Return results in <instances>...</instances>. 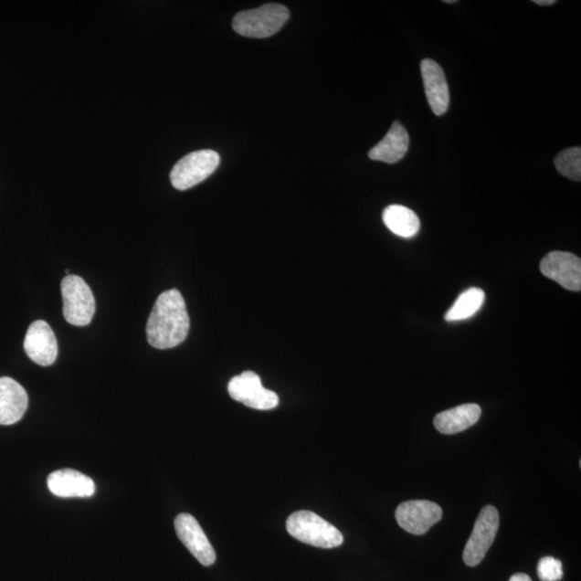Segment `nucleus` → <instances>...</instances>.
<instances>
[{"label":"nucleus","mask_w":581,"mask_h":581,"mask_svg":"<svg viewBox=\"0 0 581 581\" xmlns=\"http://www.w3.org/2000/svg\"><path fill=\"white\" fill-rule=\"evenodd\" d=\"M190 331L184 296L172 289L157 298L147 323V338L156 349H172L183 343Z\"/></svg>","instance_id":"nucleus-1"},{"label":"nucleus","mask_w":581,"mask_h":581,"mask_svg":"<svg viewBox=\"0 0 581 581\" xmlns=\"http://www.w3.org/2000/svg\"><path fill=\"white\" fill-rule=\"evenodd\" d=\"M289 534L312 546L331 549L342 546L343 536L336 526L310 511L293 512L287 520Z\"/></svg>","instance_id":"nucleus-2"},{"label":"nucleus","mask_w":581,"mask_h":581,"mask_svg":"<svg viewBox=\"0 0 581 581\" xmlns=\"http://www.w3.org/2000/svg\"><path fill=\"white\" fill-rule=\"evenodd\" d=\"M290 17L283 5L268 4L261 7L241 11L233 20L236 33L249 38H268L280 32Z\"/></svg>","instance_id":"nucleus-3"},{"label":"nucleus","mask_w":581,"mask_h":581,"mask_svg":"<svg viewBox=\"0 0 581 581\" xmlns=\"http://www.w3.org/2000/svg\"><path fill=\"white\" fill-rule=\"evenodd\" d=\"M63 314L69 324L87 326L92 322L96 304L92 290L81 277L69 275L62 281Z\"/></svg>","instance_id":"nucleus-4"},{"label":"nucleus","mask_w":581,"mask_h":581,"mask_svg":"<svg viewBox=\"0 0 581 581\" xmlns=\"http://www.w3.org/2000/svg\"><path fill=\"white\" fill-rule=\"evenodd\" d=\"M220 164V155L213 150H199L185 155L175 164L171 173L174 189L185 191L203 183L216 172Z\"/></svg>","instance_id":"nucleus-5"},{"label":"nucleus","mask_w":581,"mask_h":581,"mask_svg":"<svg viewBox=\"0 0 581 581\" xmlns=\"http://www.w3.org/2000/svg\"><path fill=\"white\" fill-rule=\"evenodd\" d=\"M500 526L499 512L492 505L484 506L478 516L473 532L464 548L463 561L466 565L476 566L486 556L492 546Z\"/></svg>","instance_id":"nucleus-6"},{"label":"nucleus","mask_w":581,"mask_h":581,"mask_svg":"<svg viewBox=\"0 0 581 581\" xmlns=\"http://www.w3.org/2000/svg\"><path fill=\"white\" fill-rule=\"evenodd\" d=\"M229 396L235 401L258 410L274 409L280 404L275 392L265 389L259 375L250 371L235 376L228 384Z\"/></svg>","instance_id":"nucleus-7"},{"label":"nucleus","mask_w":581,"mask_h":581,"mask_svg":"<svg viewBox=\"0 0 581 581\" xmlns=\"http://www.w3.org/2000/svg\"><path fill=\"white\" fill-rule=\"evenodd\" d=\"M443 518V510L434 502L415 500L404 502L396 508L399 526L410 534L423 535Z\"/></svg>","instance_id":"nucleus-8"},{"label":"nucleus","mask_w":581,"mask_h":581,"mask_svg":"<svg viewBox=\"0 0 581 581\" xmlns=\"http://www.w3.org/2000/svg\"><path fill=\"white\" fill-rule=\"evenodd\" d=\"M540 269L544 277L559 283L562 288L580 292L581 259L570 252L554 251L542 259Z\"/></svg>","instance_id":"nucleus-9"},{"label":"nucleus","mask_w":581,"mask_h":581,"mask_svg":"<svg viewBox=\"0 0 581 581\" xmlns=\"http://www.w3.org/2000/svg\"><path fill=\"white\" fill-rule=\"evenodd\" d=\"M174 529L180 541L202 565H214L217 559L215 549L195 518L189 513L178 514L174 519Z\"/></svg>","instance_id":"nucleus-10"},{"label":"nucleus","mask_w":581,"mask_h":581,"mask_svg":"<svg viewBox=\"0 0 581 581\" xmlns=\"http://www.w3.org/2000/svg\"><path fill=\"white\" fill-rule=\"evenodd\" d=\"M24 350L28 358L38 365L50 366L57 361V337L46 321L38 320L30 324L24 341Z\"/></svg>","instance_id":"nucleus-11"},{"label":"nucleus","mask_w":581,"mask_h":581,"mask_svg":"<svg viewBox=\"0 0 581 581\" xmlns=\"http://www.w3.org/2000/svg\"><path fill=\"white\" fill-rule=\"evenodd\" d=\"M420 69L428 105L436 116H443L450 104L445 72L440 65L429 58L422 60Z\"/></svg>","instance_id":"nucleus-12"},{"label":"nucleus","mask_w":581,"mask_h":581,"mask_svg":"<svg viewBox=\"0 0 581 581\" xmlns=\"http://www.w3.org/2000/svg\"><path fill=\"white\" fill-rule=\"evenodd\" d=\"M48 490L58 498H90L95 493V483L80 471L64 469L48 478Z\"/></svg>","instance_id":"nucleus-13"},{"label":"nucleus","mask_w":581,"mask_h":581,"mask_svg":"<svg viewBox=\"0 0 581 581\" xmlns=\"http://www.w3.org/2000/svg\"><path fill=\"white\" fill-rule=\"evenodd\" d=\"M28 407V396L24 387L9 377L0 378V426L19 422Z\"/></svg>","instance_id":"nucleus-14"},{"label":"nucleus","mask_w":581,"mask_h":581,"mask_svg":"<svg viewBox=\"0 0 581 581\" xmlns=\"http://www.w3.org/2000/svg\"><path fill=\"white\" fill-rule=\"evenodd\" d=\"M409 147V135L405 127L395 122L386 137L368 153L369 159L395 164L407 155Z\"/></svg>","instance_id":"nucleus-15"},{"label":"nucleus","mask_w":581,"mask_h":581,"mask_svg":"<svg viewBox=\"0 0 581 581\" xmlns=\"http://www.w3.org/2000/svg\"><path fill=\"white\" fill-rule=\"evenodd\" d=\"M481 416L480 405L463 404L458 407L441 411L434 417V427L441 434H457L476 425Z\"/></svg>","instance_id":"nucleus-16"},{"label":"nucleus","mask_w":581,"mask_h":581,"mask_svg":"<svg viewBox=\"0 0 581 581\" xmlns=\"http://www.w3.org/2000/svg\"><path fill=\"white\" fill-rule=\"evenodd\" d=\"M386 227L403 238H414L419 232L420 220L415 211L402 205H391L383 215Z\"/></svg>","instance_id":"nucleus-17"},{"label":"nucleus","mask_w":581,"mask_h":581,"mask_svg":"<svg viewBox=\"0 0 581 581\" xmlns=\"http://www.w3.org/2000/svg\"><path fill=\"white\" fill-rule=\"evenodd\" d=\"M484 299H486V294L481 289L471 288L464 290L455 304L447 312L445 320L447 322H458V321L474 317L481 310Z\"/></svg>","instance_id":"nucleus-18"},{"label":"nucleus","mask_w":581,"mask_h":581,"mask_svg":"<svg viewBox=\"0 0 581 581\" xmlns=\"http://www.w3.org/2000/svg\"><path fill=\"white\" fill-rule=\"evenodd\" d=\"M556 171L573 181L581 180V149L579 147L566 149L556 155L555 160Z\"/></svg>","instance_id":"nucleus-19"},{"label":"nucleus","mask_w":581,"mask_h":581,"mask_svg":"<svg viewBox=\"0 0 581 581\" xmlns=\"http://www.w3.org/2000/svg\"><path fill=\"white\" fill-rule=\"evenodd\" d=\"M537 574L542 581H558L563 576L562 562L553 556H544L538 562Z\"/></svg>","instance_id":"nucleus-20"},{"label":"nucleus","mask_w":581,"mask_h":581,"mask_svg":"<svg viewBox=\"0 0 581 581\" xmlns=\"http://www.w3.org/2000/svg\"><path fill=\"white\" fill-rule=\"evenodd\" d=\"M510 581H532V579L526 574L518 573L512 575Z\"/></svg>","instance_id":"nucleus-21"},{"label":"nucleus","mask_w":581,"mask_h":581,"mask_svg":"<svg viewBox=\"0 0 581 581\" xmlns=\"http://www.w3.org/2000/svg\"><path fill=\"white\" fill-rule=\"evenodd\" d=\"M534 3L538 5H553L556 4L555 0H535Z\"/></svg>","instance_id":"nucleus-22"},{"label":"nucleus","mask_w":581,"mask_h":581,"mask_svg":"<svg viewBox=\"0 0 581 581\" xmlns=\"http://www.w3.org/2000/svg\"><path fill=\"white\" fill-rule=\"evenodd\" d=\"M444 3H446V4H456L457 0H445Z\"/></svg>","instance_id":"nucleus-23"}]
</instances>
